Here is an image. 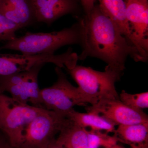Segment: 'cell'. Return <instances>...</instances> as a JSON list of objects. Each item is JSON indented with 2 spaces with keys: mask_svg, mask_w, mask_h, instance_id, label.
<instances>
[{
  "mask_svg": "<svg viewBox=\"0 0 148 148\" xmlns=\"http://www.w3.org/2000/svg\"><path fill=\"white\" fill-rule=\"evenodd\" d=\"M82 19V53L79 60L89 57L98 58L110 69L123 74L128 56L136 62H145L137 49L129 43L99 5H95Z\"/></svg>",
  "mask_w": 148,
  "mask_h": 148,
  "instance_id": "1",
  "label": "cell"
},
{
  "mask_svg": "<svg viewBox=\"0 0 148 148\" xmlns=\"http://www.w3.org/2000/svg\"><path fill=\"white\" fill-rule=\"evenodd\" d=\"M71 27L58 32L50 33L27 32L7 42L1 49L20 51L25 55L54 54L56 51L65 46L78 45L82 41L83 24L82 17Z\"/></svg>",
  "mask_w": 148,
  "mask_h": 148,
  "instance_id": "2",
  "label": "cell"
},
{
  "mask_svg": "<svg viewBox=\"0 0 148 148\" xmlns=\"http://www.w3.org/2000/svg\"><path fill=\"white\" fill-rule=\"evenodd\" d=\"M55 71L56 81L50 87L41 90V99L44 108L67 118L75 106L93 105L97 103L84 94L78 87L73 86L61 68L56 66Z\"/></svg>",
  "mask_w": 148,
  "mask_h": 148,
  "instance_id": "3",
  "label": "cell"
},
{
  "mask_svg": "<svg viewBox=\"0 0 148 148\" xmlns=\"http://www.w3.org/2000/svg\"><path fill=\"white\" fill-rule=\"evenodd\" d=\"M67 70L80 90L96 103L102 99H119L115 85L123 75L121 73L107 66L103 72L77 65Z\"/></svg>",
  "mask_w": 148,
  "mask_h": 148,
  "instance_id": "4",
  "label": "cell"
},
{
  "mask_svg": "<svg viewBox=\"0 0 148 148\" xmlns=\"http://www.w3.org/2000/svg\"><path fill=\"white\" fill-rule=\"evenodd\" d=\"M44 109L20 103L0 93V130L12 145L20 148L25 127Z\"/></svg>",
  "mask_w": 148,
  "mask_h": 148,
  "instance_id": "5",
  "label": "cell"
},
{
  "mask_svg": "<svg viewBox=\"0 0 148 148\" xmlns=\"http://www.w3.org/2000/svg\"><path fill=\"white\" fill-rule=\"evenodd\" d=\"M78 56L69 48L59 55L43 53L35 55L0 53V77L24 71L40 63H51L60 68L71 69L77 65Z\"/></svg>",
  "mask_w": 148,
  "mask_h": 148,
  "instance_id": "6",
  "label": "cell"
},
{
  "mask_svg": "<svg viewBox=\"0 0 148 148\" xmlns=\"http://www.w3.org/2000/svg\"><path fill=\"white\" fill-rule=\"evenodd\" d=\"M45 64L40 63L27 71L0 77V93L6 91L10 93L12 98L20 103H30L36 107L43 108L38 76Z\"/></svg>",
  "mask_w": 148,
  "mask_h": 148,
  "instance_id": "7",
  "label": "cell"
},
{
  "mask_svg": "<svg viewBox=\"0 0 148 148\" xmlns=\"http://www.w3.org/2000/svg\"><path fill=\"white\" fill-rule=\"evenodd\" d=\"M66 119L45 108L25 127L20 148H46L56 139Z\"/></svg>",
  "mask_w": 148,
  "mask_h": 148,
  "instance_id": "8",
  "label": "cell"
},
{
  "mask_svg": "<svg viewBox=\"0 0 148 148\" xmlns=\"http://www.w3.org/2000/svg\"><path fill=\"white\" fill-rule=\"evenodd\" d=\"M86 109L104 117L115 126L148 123L147 115L143 110L132 108L119 99H102Z\"/></svg>",
  "mask_w": 148,
  "mask_h": 148,
  "instance_id": "9",
  "label": "cell"
},
{
  "mask_svg": "<svg viewBox=\"0 0 148 148\" xmlns=\"http://www.w3.org/2000/svg\"><path fill=\"white\" fill-rule=\"evenodd\" d=\"M126 15L139 52L145 62L148 59V0H125Z\"/></svg>",
  "mask_w": 148,
  "mask_h": 148,
  "instance_id": "10",
  "label": "cell"
},
{
  "mask_svg": "<svg viewBox=\"0 0 148 148\" xmlns=\"http://www.w3.org/2000/svg\"><path fill=\"white\" fill-rule=\"evenodd\" d=\"M36 21L48 26L66 14L76 17L77 0H30Z\"/></svg>",
  "mask_w": 148,
  "mask_h": 148,
  "instance_id": "11",
  "label": "cell"
},
{
  "mask_svg": "<svg viewBox=\"0 0 148 148\" xmlns=\"http://www.w3.org/2000/svg\"><path fill=\"white\" fill-rule=\"evenodd\" d=\"M103 11L118 27L122 34L130 45L138 48V45L132 34L126 15L125 0H99Z\"/></svg>",
  "mask_w": 148,
  "mask_h": 148,
  "instance_id": "12",
  "label": "cell"
},
{
  "mask_svg": "<svg viewBox=\"0 0 148 148\" xmlns=\"http://www.w3.org/2000/svg\"><path fill=\"white\" fill-rule=\"evenodd\" d=\"M0 13L20 29L36 21L30 0H1Z\"/></svg>",
  "mask_w": 148,
  "mask_h": 148,
  "instance_id": "13",
  "label": "cell"
},
{
  "mask_svg": "<svg viewBox=\"0 0 148 148\" xmlns=\"http://www.w3.org/2000/svg\"><path fill=\"white\" fill-rule=\"evenodd\" d=\"M56 140L62 148H88L87 130L68 118L64 121Z\"/></svg>",
  "mask_w": 148,
  "mask_h": 148,
  "instance_id": "14",
  "label": "cell"
},
{
  "mask_svg": "<svg viewBox=\"0 0 148 148\" xmlns=\"http://www.w3.org/2000/svg\"><path fill=\"white\" fill-rule=\"evenodd\" d=\"M114 133L118 142L136 148H148V123L118 125Z\"/></svg>",
  "mask_w": 148,
  "mask_h": 148,
  "instance_id": "15",
  "label": "cell"
},
{
  "mask_svg": "<svg viewBox=\"0 0 148 148\" xmlns=\"http://www.w3.org/2000/svg\"><path fill=\"white\" fill-rule=\"evenodd\" d=\"M67 118L77 125L86 129L90 128V130L109 133H114L116 129L114 125L104 117L95 113H80L74 109L70 112Z\"/></svg>",
  "mask_w": 148,
  "mask_h": 148,
  "instance_id": "16",
  "label": "cell"
},
{
  "mask_svg": "<svg viewBox=\"0 0 148 148\" xmlns=\"http://www.w3.org/2000/svg\"><path fill=\"white\" fill-rule=\"evenodd\" d=\"M88 130V148H114L117 144V139L114 135L95 130Z\"/></svg>",
  "mask_w": 148,
  "mask_h": 148,
  "instance_id": "17",
  "label": "cell"
},
{
  "mask_svg": "<svg viewBox=\"0 0 148 148\" xmlns=\"http://www.w3.org/2000/svg\"><path fill=\"white\" fill-rule=\"evenodd\" d=\"M119 98L120 101L132 108L139 110L148 108V92L132 94L122 90Z\"/></svg>",
  "mask_w": 148,
  "mask_h": 148,
  "instance_id": "18",
  "label": "cell"
},
{
  "mask_svg": "<svg viewBox=\"0 0 148 148\" xmlns=\"http://www.w3.org/2000/svg\"><path fill=\"white\" fill-rule=\"evenodd\" d=\"M20 29L18 25L0 13V40L8 42L14 39L16 31Z\"/></svg>",
  "mask_w": 148,
  "mask_h": 148,
  "instance_id": "19",
  "label": "cell"
},
{
  "mask_svg": "<svg viewBox=\"0 0 148 148\" xmlns=\"http://www.w3.org/2000/svg\"><path fill=\"white\" fill-rule=\"evenodd\" d=\"M84 10L85 14L90 13L95 6L96 0H80Z\"/></svg>",
  "mask_w": 148,
  "mask_h": 148,
  "instance_id": "20",
  "label": "cell"
},
{
  "mask_svg": "<svg viewBox=\"0 0 148 148\" xmlns=\"http://www.w3.org/2000/svg\"><path fill=\"white\" fill-rule=\"evenodd\" d=\"M0 148H16L12 145L6 135L0 130Z\"/></svg>",
  "mask_w": 148,
  "mask_h": 148,
  "instance_id": "21",
  "label": "cell"
},
{
  "mask_svg": "<svg viewBox=\"0 0 148 148\" xmlns=\"http://www.w3.org/2000/svg\"><path fill=\"white\" fill-rule=\"evenodd\" d=\"M46 148H62L61 146L57 143L56 139L52 141L51 143Z\"/></svg>",
  "mask_w": 148,
  "mask_h": 148,
  "instance_id": "22",
  "label": "cell"
},
{
  "mask_svg": "<svg viewBox=\"0 0 148 148\" xmlns=\"http://www.w3.org/2000/svg\"><path fill=\"white\" fill-rule=\"evenodd\" d=\"M114 148H125L124 147H122V146H121L120 145H118V144H117V145H116L114 147ZM136 148L135 147H131V148Z\"/></svg>",
  "mask_w": 148,
  "mask_h": 148,
  "instance_id": "23",
  "label": "cell"
},
{
  "mask_svg": "<svg viewBox=\"0 0 148 148\" xmlns=\"http://www.w3.org/2000/svg\"><path fill=\"white\" fill-rule=\"evenodd\" d=\"M0 1H1V0H0Z\"/></svg>",
  "mask_w": 148,
  "mask_h": 148,
  "instance_id": "24",
  "label": "cell"
}]
</instances>
